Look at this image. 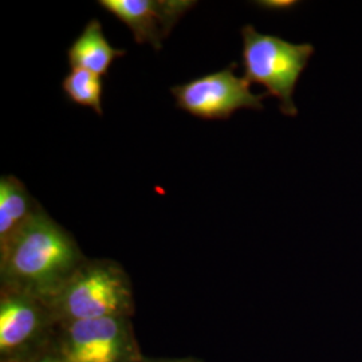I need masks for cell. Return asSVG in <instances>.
<instances>
[{
    "instance_id": "1",
    "label": "cell",
    "mask_w": 362,
    "mask_h": 362,
    "mask_svg": "<svg viewBox=\"0 0 362 362\" xmlns=\"http://www.w3.org/2000/svg\"><path fill=\"white\" fill-rule=\"evenodd\" d=\"M86 259L74 236L40 207L0 250V287L26 291L50 305Z\"/></svg>"
},
{
    "instance_id": "2",
    "label": "cell",
    "mask_w": 362,
    "mask_h": 362,
    "mask_svg": "<svg viewBox=\"0 0 362 362\" xmlns=\"http://www.w3.org/2000/svg\"><path fill=\"white\" fill-rule=\"evenodd\" d=\"M58 324L133 317L134 296L124 267L112 259H86L50 305Z\"/></svg>"
},
{
    "instance_id": "3",
    "label": "cell",
    "mask_w": 362,
    "mask_h": 362,
    "mask_svg": "<svg viewBox=\"0 0 362 362\" xmlns=\"http://www.w3.org/2000/svg\"><path fill=\"white\" fill-rule=\"evenodd\" d=\"M242 38L245 78L250 83L264 86L269 95L276 97L282 115L297 116L293 95L300 74L310 62L314 46L260 34L251 25L242 28Z\"/></svg>"
},
{
    "instance_id": "4",
    "label": "cell",
    "mask_w": 362,
    "mask_h": 362,
    "mask_svg": "<svg viewBox=\"0 0 362 362\" xmlns=\"http://www.w3.org/2000/svg\"><path fill=\"white\" fill-rule=\"evenodd\" d=\"M55 349L65 362H143L130 317L58 324Z\"/></svg>"
},
{
    "instance_id": "5",
    "label": "cell",
    "mask_w": 362,
    "mask_h": 362,
    "mask_svg": "<svg viewBox=\"0 0 362 362\" xmlns=\"http://www.w3.org/2000/svg\"><path fill=\"white\" fill-rule=\"evenodd\" d=\"M58 321L42 299L0 287V362L15 361L50 346Z\"/></svg>"
},
{
    "instance_id": "6",
    "label": "cell",
    "mask_w": 362,
    "mask_h": 362,
    "mask_svg": "<svg viewBox=\"0 0 362 362\" xmlns=\"http://www.w3.org/2000/svg\"><path fill=\"white\" fill-rule=\"evenodd\" d=\"M238 64L173 86L176 106L202 119H228L239 109L263 110L267 93L255 94L245 77H238Z\"/></svg>"
},
{
    "instance_id": "7",
    "label": "cell",
    "mask_w": 362,
    "mask_h": 362,
    "mask_svg": "<svg viewBox=\"0 0 362 362\" xmlns=\"http://www.w3.org/2000/svg\"><path fill=\"white\" fill-rule=\"evenodd\" d=\"M98 4L128 27L139 45L149 43L155 50H160L173 27L197 3L191 0H101Z\"/></svg>"
},
{
    "instance_id": "8",
    "label": "cell",
    "mask_w": 362,
    "mask_h": 362,
    "mask_svg": "<svg viewBox=\"0 0 362 362\" xmlns=\"http://www.w3.org/2000/svg\"><path fill=\"white\" fill-rule=\"evenodd\" d=\"M124 55H127L125 50L109 43L98 19H90L67 50L71 69H83L101 77L106 76L113 62Z\"/></svg>"
},
{
    "instance_id": "9",
    "label": "cell",
    "mask_w": 362,
    "mask_h": 362,
    "mask_svg": "<svg viewBox=\"0 0 362 362\" xmlns=\"http://www.w3.org/2000/svg\"><path fill=\"white\" fill-rule=\"evenodd\" d=\"M40 204L15 176L0 179V250L7 246L31 218Z\"/></svg>"
},
{
    "instance_id": "10",
    "label": "cell",
    "mask_w": 362,
    "mask_h": 362,
    "mask_svg": "<svg viewBox=\"0 0 362 362\" xmlns=\"http://www.w3.org/2000/svg\"><path fill=\"white\" fill-rule=\"evenodd\" d=\"M62 90L73 104L90 107L98 116L104 115V81L101 76L83 69H71L62 81Z\"/></svg>"
},
{
    "instance_id": "11",
    "label": "cell",
    "mask_w": 362,
    "mask_h": 362,
    "mask_svg": "<svg viewBox=\"0 0 362 362\" xmlns=\"http://www.w3.org/2000/svg\"><path fill=\"white\" fill-rule=\"evenodd\" d=\"M10 362H65V360L58 353V350L55 349V345L52 342L50 346L40 350V351L33 354V356H28V357H25V358Z\"/></svg>"
},
{
    "instance_id": "12",
    "label": "cell",
    "mask_w": 362,
    "mask_h": 362,
    "mask_svg": "<svg viewBox=\"0 0 362 362\" xmlns=\"http://www.w3.org/2000/svg\"><path fill=\"white\" fill-rule=\"evenodd\" d=\"M143 362H203L197 358L187 357V358H148L144 357Z\"/></svg>"
}]
</instances>
